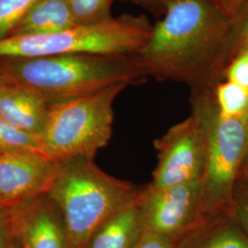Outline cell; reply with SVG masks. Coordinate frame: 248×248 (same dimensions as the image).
<instances>
[{
	"mask_svg": "<svg viewBox=\"0 0 248 248\" xmlns=\"http://www.w3.org/2000/svg\"><path fill=\"white\" fill-rule=\"evenodd\" d=\"M135 54L146 77L213 89L233 58L232 19L209 0H177Z\"/></svg>",
	"mask_w": 248,
	"mask_h": 248,
	"instance_id": "1",
	"label": "cell"
},
{
	"mask_svg": "<svg viewBox=\"0 0 248 248\" xmlns=\"http://www.w3.org/2000/svg\"><path fill=\"white\" fill-rule=\"evenodd\" d=\"M6 82L30 89L51 106L146 77L135 54H62L38 58H0Z\"/></svg>",
	"mask_w": 248,
	"mask_h": 248,
	"instance_id": "2",
	"label": "cell"
},
{
	"mask_svg": "<svg viewBox=\"0 0 248 248\" xmlns=\"http://www.w3.org/2000/svg\"><path fill=\"white\" fill-rule=\"evenodd\" d=\"M46 191L62 218L68 248H85L95 231L118 211L138 202L142 189L102 171L94 159L55 162Z\"/></svg>",
	"mask_w": 248,
	"mask_h": 248,
	"instance_id": "3",
	"label": "cell"
},
{
	"mask_svg": "<svg viewBox=\"0 0 248 248\" xmlns=\"http://www.w3.org/2000/svg\"><path fill=\"white\" fill-rule=\"evenodd\" d=\"M190 102L191 114L201 124L206 142L204 213H231L234 181L248 156V117H222L213 89L191 90Z\"/></svg>",
	"mask_w": 248,
	"mask_h": 248,
	"instance_id": "4",
	"label": "cell"
},
{
	"mask_svg": "<svg viewBox=\"0 0 248 248\" xmlns=\"http://www.w3.org/2000/svg\"><path fill=\"white\" fill-rule=\"evenodd\" d=\"M153 25L145 16L124 14L50 34L9 36L0 40V58H38L89 53L133 55L149 40Z\"/></svg>",
	"mask_w": 248,
	"mask_h": 248,
	"instance_id": "5",
	"label": "cell"
},
{
	"mask_svg": "<svg viewBox=\"0 0 248 248\" xmlns=\"http://www.w3.org/2000/svg\"><path fill=\"white\" fill-rule=\"evenodd\" d=\"M127 86L119 84L49 106L42 135L45 155L53 162L77 157L94 159L111 138L113 103Z\"/></svg>",
	"mask_w": 248,
	"mask_h": 248,
	"instance_id": "6",
	"label": "cell"
},
{
	"mask_svg": "<svg viewBox=\"0 0 248 248\" xmlns=\"http://www.w3.org/2000/svg\"><path fill=\"white\" fill-rule=\"evenodd\" d=\"M138 205L143 232L175 243L203 220L202 180L160 189L147 186Z\"/></svg>",
	"mask_w": 248,
	"mask_h": 248,
	"instance_id": "7",
	"label": "cell"
},
{
	"mask_svg": "<svg viewBox=\"0 0 248 248\" xmlns=\"http://www.w3.org/2000/svg\"><path fill=\"white\" fill-rule=\"evenodd\" d=\"M158 163L153 174L152 188L160 189L202 179L206 167V142L195 116L172 126L155 141Z\"/></svg>",
	"mask_w": 248,
	"mask_h": 248,
	"instance_id": "8",
	"label": "cell"
},
{
	"mask_svg": "<svg viewBox=\"0 0 248 248\" xmlns=\"http://www.w3.org/2000/svg\"><path fill=\"white\" fill-rule=\"evenodd\" d=\"M55 166L40 153L0 152V209L12 211L45 194Z\"/></svg>",
	"mask_w": 248,
	"mask_h": 248,
	"instance_id": "9",
	"label": "cell"
},
{
	"mask_svg": "<svg viewBox=\"0 0 248 248\" xmlns=\"http://www.w3.org/2000/svg\"><path fill=\"white\" fill-rule=\"evenodd\" d=\"M20 248H68L60 213L46 194L10 211Z\"/></svg>",
	"mask_w": 248,
	"mask_h": 248,
	"instance_id": "10",
	"label": "cell"
},
{
	"mask_svg": "<svg viewBox=\"0 0 248 248\" xmlns=\"http://www.w3.org/2000/svg\"><path fill=\"white\" fill-rule=\"evenodd\" d=\"M49 105L30 89L3 81L0 85V118L28 133L42 137Z\"/></svg>",
	"mask_w": 248,
	"mask_h": 248,
	"instance_id": "11",
	"label": "cell"
},
{
	"mask_svg": "<svg viewBox=\"0 0 248 248\" xmlns=\"http://www.w3.org/2000/svg\"><path fill=\"white\" fill-rule=\"evenodd\" d=\"M174 248H248V235L233 213L206 214L196 227L175 242Z\"/></svg>",
	"mask_w": 248,
	"mask_h": 248,
	"instance_id": "12",
	"label": "cell"
},
{
	"mask_svg": "<svg viewBox=\"0 0 248 248\" xmlns=\"http://www.w3.org/2000/svg\"><path fill=\"white\" fill-rule=\"evenodd\" d=\"M142 232L137 202L108 217L95 231L85 248H134Z\"/></svg>",
	"mask_w": 248,
	"mask_h": 248,
	"instance_id": "13",
	"label": "cell"
},
{
	"mask_svg": "<svg viewBox=\"0 0 248 248\" xmlns=\"http://www.w3.org/2000/svg\"><path fill=\"white\" fill-rule=\"evenodd\" d=\"M75 26L68 0H39L8 37L50 34Z\"/></svg>",
	"mask_w": 248,
	"mask_h": 248,
	"instance_id": "14",
	"label": "cell"
},
{
	"mask_svg": "<svg viewBox=\"0 0 248 248\" xmlns=\"http://www.w3.org/2000/svg\"><path fill=\"white\" fill-rule=\"evenodd\" d=\"M219 112L225 118L248 115V89L229 80L219 82L213 89Z\"/></svg>",
	"mask_w": 248,
	"mask_h": 248,
	"instance_id": "15",
	"label": "cell"
},
{
	"mask_svg": "<svg viewBox=\"0 0 248 248\" xmlns=\"http://www.w3.org/2000/svg\"><path fill=\"white\" fill-rule=\"evenodd\" d=\"M31 151L45 155L42 137L28 133L0 118V152Z\"/></svg>",
	"mask_w": 248,
	"mask_h": 248,
	"instance_id": "16",
	"label": "cell"
},
{
	"mask_svg": "<svg viewBox=\"0 0 248 248\" xmlns=\"http://www.w3.org/2000/svg\"><path fill=\"white\" fill-rule=\"evenodd\" d=\"M115 0H68L77 25L96 24L111 17V6Z\"/></svg>",
	"mask_w": 248,
	"mask_h": 248,
	"instance_id": "17",
	"label": "cell"
},
{
	"mask_svg": "<svg viewBox=\"0 0 248 248\" xmlns=\"http://www.w3.org/2000/svg\"><path fill=\"white\" fill-rule=\"evenodd\" d=\"M39 0H0V40L8 37Z\"/></svg>",
	"mask_w": 248,
	"mask_h": 248,
	"instance_id": "18",
	"label": "cell"
},
{
	"mask_svg": "<svg viewBox=\"0 0 248 248\" xmlns=\"http://www.w3.org/2000/svg\"><path fill=\"white\" fill-rule=\"evenodd\" d=\"M232 33L233 55L235 56L240 51L248 48V0L232 18Z\"/></svg>",
	"mask_w": 248,
	"mask_h": 248,
	"instance_id": "19",
	"label": "cell"
},
{
	"mask_svg": "<svg viewBox=\"0 0 248 248\" xmlns=\"http://www.w3.org/2000/svg\"><path fill=\"white\" fill-rule=\"evenodd\" d=\"M224 78L248 89V48L240 51L228 63Z\"/></svg>",
	"mask_w": 248,
	"mask_h": 248,
	"instance_id": "20",
	"label": "cell"
},
{
	"mask_svg": "<svg viewBox=\"0 0 248 248\" xmlns=\"http://www.w3.org/2000/svg\"><path fill=\"white\" fill-rule=\"evenodd\" d=\"M175 243L157 234L142 232V236L134 248H174Z\"/></svg>",
	"mask_w": 248,
	"mask_h": 248,
	"instance_id": "21",
	"label": "cell"
},
{
	"mask_svg": "<svg viewBox=\"0 0 248 248\" xmlns=\"http://www.w3.org/2000/svg\"><path fill=\"white\" fill-rule=\"evenodd\" d=\"M13 239L10 211L0 209V248H9Z\"/></svg>",
	"mask_w": 248,
	"mask_h": 248,
	"instance_id": "22",
	"label": "cell"
},
{
	"mask_svg": "<svg viewBox=\"0 0 248 248\" xmlns=\"http://www.w3.org/2000/svg\"><path fill=\"white\" fill-rule=\"evenodd\" d=\"M227 18H233L248 0H209Z\"/></svg>",
	"mask_w": 248,
	"mask_h": 248,
	"instance_id": "23",
	"label": "cell"
},
{
	"mask_svg": "<svg viewBox=\"0 0 248 248\" xmlns=\"http://www.w3.org/2000/svg\"><path fill=\"white\" fill-rule=\"evenodd\" d=\"M136 5H139L142 8L155 13V15H163L167 8L170 4L177 0H128Z\"/></svg>",
	"mask_w": 248,
	"mask_h": 248,
	"instance_id": "24",
	"label": "cell"
},
{
	"mask_svg": "<svg viewBox=\"0 0 248 248\" xmlns=\"http://www.w3.org/2000/svg\"><path fill=\"white\" fill-rule=\"evenodd\" d=\"M232 213L248 235V196L242 199L240 203L233 209Z\"/></svg>",
	"mask_w": 248,
	"mask_h": 248,
	"instance_id": "25",
	"label": "cell"
},
{
	"mask_svg": "<svg viewBox=\"0 0 248 248\" xmlns=\"http://www.w3.org/2000/svg\"><path fill=\"white\" fill-rule=\"evenodd\" d=\"M9 248H20L18 242H17V240L14 238V236H13V239H12L11 243H10V245H9Z\"/></svg>",
	"mask_w": 248,
	"mask_h": 248,
	"instance_id": "26",
	"label": "cell"
},
{
	"mask_svg": "<svg viewBox=\"0 0 248 248\" xmlns=\"http://www.w3.org/2000/svg\"><path fill=\"white\" fill-rule=\"evenodd\" d=\"M245 163H247L246 164V167H245V170H244V174H245V177L248 180V156L247 160H246V162Z\"/></svg>",
	"mask_w": 248,
	"mask_h": 248,
	"instance_id": "27",
	"label": "cell"
},
{
	"mask_svg": "<svg viewBox=\"0 0 248 248\" xmlns=\"http://www.w3.org/2000/svg\"><path fill=\"white\" fill-rule=\"evenodd\" d=\"M3 81H4V80L2 79V78H1V76H0V85L3 83Z\"/></svg>",
	"mask_w": 248,
	"mask_h": 248,
	"instance_id": "28",
	"label": "cell"
},
{
	"mask_svg": "<svg viewBox=\"0 0 248 248\" xmlns=\"http://www.w3.org/2000/svg\"><path fill=\"white\" fill-rule=\"evenodd\" d=\"M247 117H248V115H247Z\"/></svg>",
	"mask_w": 248,
	"mask_h": 248,
	"instance_id": "29",
	"label": "cell"
}]
</instances>
